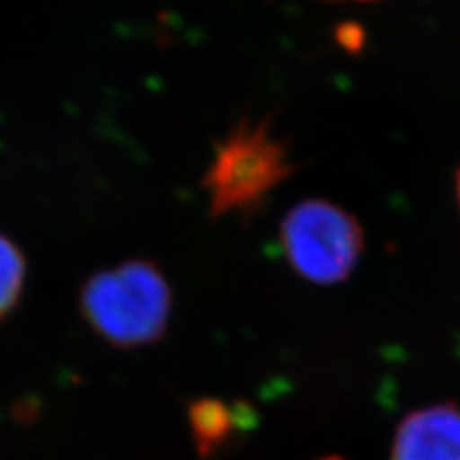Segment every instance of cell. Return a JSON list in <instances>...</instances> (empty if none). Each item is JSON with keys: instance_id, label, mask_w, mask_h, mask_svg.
Masks as SVG:
<instances>
[{"instance_id": "obj_1", "label": "cell", "mask_w": 460, "mask_h": 460, "mask_svg": "<svg viewBox=\"0 0 460 460\" xmlns=\"http://www.w3.org/2000/svg\"><path fill=\"white\" fill-rule=\"evenodd\" d=\"M294 171L290 150L270 133L267 121H240L215 146L201 179L211 219L253 211Z\"/></svg>"}, {"instance_id": "obj_2", "label": "cell", "mask_w": 460, "mask_h": 460, "mask_svg": "<svg viewBox=\"0 0 460 460\" xmlns=\"http://www.w3.org/2000/svg\"><path fill=\"white\" fill-rule=\"evenodd\" d=\"M81 301L100 336L121 348H137L165 332L172 296L160 269L135 259L93 277Z\"/></svg>"}, {"instance_id": "obj_3", "label": "cell", "mask_w": 460, "mask_h": 460, "mask_svg": "<svg viewBox=\"0 0 460 460\" xmlns=\"http://www.w3.org/2000/svg\"><path fill=\"white\" fill-rule=\"evenodd\" d=\"M279 240L296 275L319 286L348 280L367 246L361 221L324 198L301 199L288 209Z\"/></svg>"}, {"instance_id": "obj_4", "label": "cell", "mask_w": 460, "mask_h": 460, "mask_svg": "<svg viewBox=\"0 0 460 460\" xmlns=\"http://www.w3.org/2000/svg\"><path fill=\"white\" fill-rule=\"evenodd\" d=\"M392 460H460V409L436 405L409 414L397 428Z\"/></svg>"}, {"instance_id": "obj_5", "label": "cell", "mask_w": 460, "mask_h": 460, "mask_svg": "<svg viewBox=\"0 0 460 460\" xmlns=\"http://www.w3.org/2000/svg\"><path fill=\"white\" fill-rule=\"evenodd\" d=\"M25 263L20 250L0 236V319L16 307L23 290Z\"/></svg>"}, {"instance_id": "obj_6", "label": "cell", "mask_w": 460, "mask_h": 460, "mask_svg": "<svg viewBox=\"0 0 460 460\" xmlns=\"http://www.w3.org/2000/svg\"><path fill=\"white\" fill-rule=\"evenodd\" d=\"M455 196H456V204L460 209V167L456 169V175H455Z\"/></svg>"}, {"instance_id": "obj_7", "label": "cell", "mask_w": 460, "mask_h": 460, "mask_svg": "<svg viewBox=\"0 0 460 460\" xmlns=\"http://www.w3.org/2000/svg\"><path fill=\"white\" fill-rule=\"evenodd\" d=\"M353 3H374V0H353Z\"/></svg>"}, {"instance_id": "obj_8", "label": "cell", "mask_w": 460, "mask_h": 460, "mask_svg": "<svg viewBox=\"0 0 460 460\" xmlns=\"http://www.w3.org/2000/svg\"><path fill=\"white\" fill-rule=\"evenodd\" d=\"M323 460H341V458H323Z\"/></svg>"}]
</instances>
